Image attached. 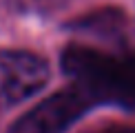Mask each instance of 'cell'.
I'll list each match as a JSON object with an SVG mask.
<instances>
[{"instance_id": "3957f363", "label": "cell", "mask_w": 135, "mask_h": 133, "mask_svg": "<svg viewBox=\"0 0 135 133\" xmlns=\"http://www.w3.org/2000/svg\"><path fill=\"white\" fill-rule=\"evenodd\" d=\"M91 107L75 87L47 98L13 124L11 133H64Z\"/></svg>"}, {"instance_id": "5b68a950", "label": "cell", "mask_w": 135, "mask_h": 133, "mask_svg": "<svg viewBox=\"0 0 135 133\" xmlns=\"http://www.w3.org/2000/svg\"><path fill=\"white\" fill-rule=\"evenodd\" d=\"M86 133H135V126H128V124H106V126H100V129H93V131H86Z\"/></svg>"}, {"instance_id": "277c9868", "label": "cell", "mask_w": 135, "mask_h": 133, "mask_svg": "<svg viewBox=\"0 0 135 133\" xmlns=\"http://www.w3.org/2000/svg\"><path fill=\"white\" fill-rule=\"evenodd\" d=\"M64 2L66 0H11L13 7H18L20 11H27V13H47V11L62 7Z\"/></svg>"}, {"instance_id": "6da1fadb", "label": "cell", "mask_w": 135, "mask_h": 133, "mask_svg": "<svg viewBox=\"0 0 135 133\" xmlns=\"http://www.w3.org/2000/svg\"><path fill=\"white\" fill-rule=\"evenodd\" d=\"M62 66L89 102L135 109V49H102L71 44Z\"/></svg>"}, {"instance_id": "7a4b0ae2", "label": "cell", "mask_w": 135, "mask_h": 133, "mask_svg": "<svg viewBox=\"0 0 135 133\" xmlns=\"http://www.w3.org/2000/svg\"><path fill=\"white\" fill-rule=\"evenodd\" d=\"M49 80V66L36 53L0 49V113L38 93Z\"/></svg>"}]
</instances>
